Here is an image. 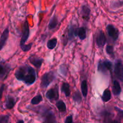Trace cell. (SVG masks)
Masks as SVG:
<instances>
[{"label": "cell", "mask_w": 123, "mask_h": 123, "mask_svg": "<svg viewBox=\"0 0 123 123\" xmlns=\"http://www.w3.org/2000/svg\"><path fill=\"white\" fill-rule=\"evenodd\" d=\"M96 42L98 48H103L106 43V38L103 31H99L97 34L96 38Z\"/></svg>", "instance_id": "obj_8"}, {"label": "cell", "mask_w": 123, "mask_h": 123, "mask_svg": "<svg viewBox=\"0 0 123 123\" xmlns=\"http://www.w3.org/2000/svg\"><path fill=\"white\" fill-rule=\"evenodd\" d=\"M107 32L109 37L114 41H116L118 38L119 31L114 25H108L106 27Z\"/></svg>", "instance_id": "obj_9"}, {"label": "cell", "mask_w": 123, "mask_h": 123, "mask_svg": "<svg viewBox=\"0 0 123 123\" xmlns=\"http://www.w3.org/2000/svg\"><path fill=\"white\" fill-rule=\"evenodd\" d=\"M73 99L78 104H79L81 102L82 97L80 96V94L79 92V91H76V92H74L73 96Z\"/></svg>", "instance_id": "obj_24"}, {"label": "cell", "mask_w": 123, "mask_h": 123, "mask_svg": "<svg viewBox=\"0 0 123 123\" xmlns=\"http://www.w3.org/2000/svg\"><path fill=\"white\" fill-rule=\"evenodd\" d=\"M56 106L59 110V111L61 112H64L66 111V106L64 102L62 100H58L56 103Z\"/></svg>", "instance_id": "obj_21"}, {"label": "cell", "mask_w": 123, "mask_h": 123, "mask_svg": "<svg viewBox=\"0 0 123 123\" xmlns=\"http://www.w3.org/2000/svg\"><path fill=\"white\" fill-rule=\"evenodd\" d=\"M11 70V67L8 64L0 62V80H5Z\"/></svg>", "instance_id": "obj_6"}, {"label": "cell", "mask_w": 123, "mask_h": 123, "mask_svg": "<svg viewBox=\"0 0 123 123\" xmlns=\"http://www.w3.org/2000/svg\"><path fill=\"white\" fill-rule=\"evenodd\" d=\"M16 103V100L15 98L13 97L8 96L7 97V100H6L5 106L7 109H12L14 108Z\"/></svg>", "instance_id": "obj_12"}, {"label": "cell", "mask_w": 123, "mask_h": 123, "mask_svg": "<svg viewBox=\"0 0 123 123\" xmlns=\"http://www.w3.org/2000/svg\"><path fill=\"white\" fill-rule=\"evenodd\" d=\"M102 100L105 102H108L111 98V92L108 89H106L103 92V95L102 96Z\"/></svg>", "instance_id": "obj_19"}, {"label": "cell", "mask_w": 123, "mask_h": 123, "mask_svg": "<svg viewBox=\"0 0 123 123\" xmlns=\"http://www.w3.org/2000/svg\"><path fill=\"white\" fill-rule=\"evenodd\" d=\"M28 60L31 64H32L34 67L38 68H40L43 61H44L43 59L40 58L38 57V56H34V55L33 56H30Z\"/></svg>", "instance_id": "obj_10"}, {"label": "cell", "mask_w": 123, "mask_h": 123, "mask_svg": "<svg viewBox=\"0 0 123 123\" xmlns=\"http://www.w3.org/2000/svg\"><path fill=\"white\" fill-rule=\"evenodd\" d=\"M115 110H116V111L118 112V116L120 117V118H123V111L121 110V109H120V108H117V107H115Z\"/></svg>", "instance_id": "obj_28"}, {"label": "cell", "mask_w": 123, "mask_h": 123, "mask_svg": "<svg viewBox=\"0 0 123 123\" xmlns=\"http://www.w3.org/2000/svg\"><path fill=\"white\" fill-rule=\"evenodd\" d=\"M106 50L107 54L112 58L114 57V48L112 46L108 45L106 48Z\"/></svg>", "instance_id": "obj_25"}, {"label": "cell", "mask_w": 123, "mask_h": 123, "mask_svg": "<svg viewBox=\"0 0 123 123\" xmlns=\"http://www.w3.org/2000/svg\"><path fill=\"white\" fill-rule=\"evenodd\" d=\"M65 123H73V117L72 115L67 117L65 120Z\"/></svg>", "instance_id": "obj_29"}, {"label": "cell", "mask_w": 123, "mask_h": 123, "mask_svg": "<svg viewBox=\"0 0 123 123\" xmlns=\"http://www.w3.org/2000/svg\"><path fill=\"white\" fill-rule=\"evenodd\" d=\"M10 121V117L8 115H0V123H8Z\"/></svg>", "instance_id": "obj_26"}, {"label": "cell", "mask_w": 123, "mask_h": 123, "mask_svg": "<svg viewBox=\"0 0 123 123\" xmlns=\"http://www.w3.org/2000/svg\"><path fill=\"white\" fill-rule=\"evenodd\" d=\"M4 88H5V84H2L1 85V86L0 87V100H1L2 97V94H3V92L4 91Z\"/></svg>", "instance_id": "obj_30"}, {"label": "cell", "mask_w": 123, "mask_h": 123, "mask_svg": "<svg viewBox=\"0 0 123 123\" xmlns=\"http://www.w3.org/2000/svg\"><path fill=\"white\" fill-rule=\"evenodd\" d=\"M58 24V20L57 17L55 15H54L50 20L49 25H48V28L49 30H53L56 27Z\"/></svg>", "instance_id": "obj_17"}, {"label": "cell", "mask_w": 123, "mask_h": 123, "mask_svg": "<svg viewBox=\"0 0 123 123\" xmlns=\"http://www.w3.org/2000/svg\"><path fill=\"white\" fill-rule=\"evenodd\" d=\"M16 123H24V121L23 120H19Z\"/></svg>", "instance_id": "obj_32"}, {"label": "cell", "mask_w": 123, "mask_h": 123, "mask_svg": "<svg viewBox=\"0 0 123 123\" xmlns=\"http://www.w3.org/2000/svg\"><path fill=\"white\" fill-rule=\"evenodd\" d=\"M14 76L18 80L30 86L36 82L37 74L34 68L28 65H24L18 67Z\"/></svg>", "instance_id": "obj_1"}, {"label": "cell", "mask_w": 123, "mask_h": 123, "mask_svg": "<svg viewBox=\"0 0 123 123\" xmlns=\"http://www.w3.org/2000/svg\"><path fill=\"white\" fill-rule=\"evenodd\" d=\"M42 100H43V97H42V95L38 94L32 98L31 103L32 105H36L39 104L40 102H42Z\"/></svg>", "instance_id": "obj_23"}, {"label": "cell", "mask_w": 123, "mask_h": 123, "mask_svg": "<svg viewBox=\"0 0 123 123\" xmlns=\"http://www.w3.org/2000/svg\"><path fill=\"white\" fill-rule=\"evenodd\" d=\"M114 73L117 78L120 80L123 81V64L121 60H117L115 61L114 67Z\"/></svg>", "instance_id": "obj_5"}, {"label": "cell", "mask_w": 123, "mask_h": 123, "mask_svg": "<svg viewBox=\"0 0 123 123\" xmlns=\"http://www.w3.org/2000/svg\"><path fill=\"white\" fill-rule=\"evenodd\" d=\"M57 38H54L49 40L47 43V47L49 49H54L57 44Z\"/></svg>", "instance_id": "obj_22"}, {"label": "cell", "mask_w": 123, "mask_h": 123, "mask_svg": "<svg viewBox=\"0 0 123 123\" xmlns=\"http://www.w3.org/2000/svg\"><path fill=\"white\" fill-rule=\"evenodd\" d=\"M113 93L115 96H119L121 92V88L120 84L117 80H114L112 86Z\"/></svg>", "instance_id": "obj_14"}, {"label": "cell", "mask_w": 123, "mask_h": 123, "mask_svg": "<svg viewBox=\"0 0 123 123\" xmlns=\"http://www.w3.org/2000/svg\"><path fill=\"white\" fill-rule=\"evenodd\" d=\"M77 28L75 25H71L68 30V37L69 40H72V39L76 37Z\"/></svg>", "instance_id": "obj_15"}, {"label": "cell", "mask_w": 123, "mask_h": 123, "mask_svg": "<svg viewBox=\"0 0 123 123\" xmlns=\"http://www.w3.org/2000/svg\"><path fill=\"white\" fill-rule=\"evenodd\" d=\"M76 36H78L81 40L85 39L86 37V29L84 27H80L79 28H77Z\"/></svg>", "instance_id": "obj_16"}, {"label": "cell", "mask_w": 123, "mask_h": 123, "mask_svg": "<svg viewBox=\"0 0 123 123\" xmlns=\"http://www.w3.org/2000/svg\"><path fill=\"white\" fill-rule=\"evenodd\" d=\"M29 36H30V27H29L28 23L26 20L24 24V25H23L22 36L21 40H20V47L26 44L25 43L27 41V40L28 39Z\"/></svg>", "instance_id": "obj_7"}, {"label": "cell", "mask_w": 123, "mask_h": 123, "mask_svg": "<svg viewBox=\"0 0 123 123\" xmlns=\"http://www.w3.org/2000/svg\"><path fill=\"white\" fill-rule=\"evenodd\" d=\"M107 123H120L117 120H108Z\"/></svg>", "instance_id": "obj_31"}, {"label": "cell", "mask_w": 123, "mask_h": 123, "mask_svg": "<svg viewBox=\"0 0 123 123\" xmlns=\"http://www.w3.org/2000/svg\"><path fill=\"white\" fill-rule=\"evenodd\" d=\"M81 91L83 96L86 97L88 94V84L86 80H84L81 83Z\"/></svg>", "instance_id": "obj_20"}, {"label": "cell", "mask_w": 123, "mask_h": 123, "mask_svg": "<svg viewBox=\"0 0 123 123\" xmlns=\"http://www.w3.org/2000/svg\"><path fill=\"white\" fill-rule=\"evenodd\" d=\"M61 91L65 94L66 97H69L70 96V85L67 82H64L61 86Z\"/></svg>", "instance_id": "obj_18"}, {"label": "cell", "mask_w": 123, "mask_h": 123, "mask_svg": "<svg viewBox=\"0 0 123 123\" xmlns=\"http://www.w3.org/2000/svg\"><path fill=\"white\" fill-rule=\"evenodd\" d=\"M90 8H89L88 6H83L81 7V11H80V14H81L82 17L84 18V19L86 20H88L89 18H90Z\"/></svg>", "instance_id": "obj_13"}, {"label": "cell", "mask_w": 123, "mask_h": 123, "mask_svg": "<svg viewBox=\"0 0 123 123\" xmlns=\"http://www.w3.org/2000/svg\"><path fill=\"white\" fill-rule=\"evenodd\" d=\"M8 36H9V30L8 28H7L4 30L3 32L0 37V50H2L6 45V42L8 40Z\"/></svg>", "instance_id": "obj_11"}, {"label": "cell", "mask_w": 123, "mask_h": 123, "mask_svg": "<svg viewBox=\"0 0 123 123\" xmlns=\"http://www.w3.org/2000/svg\"><path fill=\"white\" fill-rule=\"evenodd\" d=\"M46 97L50 101L58 100L59 98V90L58 86L55 85L54 87L49 89L46 93Z\"/></svg>", "instance_id": "obj_4"}, {"label": "cell", "mask_w": 123, "mask_h": 123, "mask_svg": "<svg viewBox=\"0 0 123 123\" xmlns=\"http://www.w3.org/2000/svg\"><path fill=\"white\" fill-rule=\"evenodd\" d=\"M112 68V63L109 60H103L98 62L97 70L99 72L102 73H106L108 71H111Z\"/></svg>", "instance_id": "obj_3"}, {"label": "cell", "mask_w": 123, "mask_h": 123, "mask_svg": "<svg viewBox=\"0 0 123 123\" xmlns=\"http://www.w3.org/2000/svg\"><path fill=\"white\" fill-rule=\"evenodd\" d=\"M32 43H30L28 44H25L23 46L20 47L21 48V49L23 50L24 52H28L32 48Z\"/></svg>", "instance_id": "obj_27"}, {"label": "cell", "mask_w": 123, "mask_h": 123, "mask_svg": "<svg viewBox=\"0 0 123 123\" xmlns=\"http://www.w3.org/2000/svg\"><path fill=\"white\" fill-rule=\"evenodd\" d=\"M55 75L52 71L45 73L42 77L41 79V87L46 88L48 87L53 81L55 79Z\"/></svg>", "instance_id": "obj_2"}]
</instances>
